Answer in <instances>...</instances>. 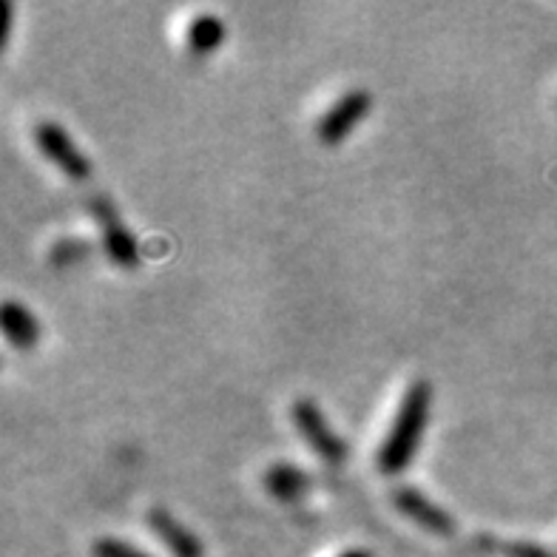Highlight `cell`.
Returning a JSON list of instances; mask_svg holds the SVG:
<instances>
[{
    "mask_svg": "<svg viewBox=\"0 0 557 557\" xmlns=\"http://www.w3.org/2000/svg\"><path fill=\"white\" fill-rule=\"evenodd\" d=\"M262 486L268 495L278 500H299L313 486V475L296 463H273L262 475Z\"/></svg>",
    "mask_w": 557,
    "mask_h": 557,
    "instance_id": "9c48e42d",
    "label": "cell"
},
{
    "mask_svg": "<svg viewBox=\"0 0 557 557\" xmlns=\"http://www.w3.org/2000/svg\"><path fill=\"white\" fill-rule=\"evenodd\" d=\"M185 40H188V49L194 54L216 52L222 40H225V23L216 15H211V12H202V15H197L188 23Z\"/></svg>",
    "mask_w": 557,
    "mask_h": 557,
    "instance_id": "30bf717a",
    "label": "cell"
},
{
    "mask_svg": "<svg viewBox=\"0 0 557 557\" xmlns=\"http://www.w3.org/2000/svg\"><path fill=\"white\" fill-rule=\"evenodd\" d=\"M148 529L160 537L169 552L174 557H206V546L194 535L191 529L185 527L183 521H176L174 515L169 509H162V506H154V509H148L146 515Z\"/></svg>",
    "mask_w": 557,
    "mask_h": 557,
    "instance_id": "52a82bcc",
    "label": "cell"
},
{
    "mask_svg": "<svg viewBox=\"0 0 557 557\" xmlns=\"http://www.w3.org/2000/svg\"><path fill=\"white\" fill-rule=\"evenodd\" d=\"M88 208L95 213L97 225L103 231V248L109 253V259L123 271H132L139 264V248L134 243V236L128 234V227L120 220V211L114 208L109 197H91L88 199Z\"/></svg>",
    "mask_w": 557,
    "mask_h": 557,
    "instance_id": "277c9868",
    "label": "cell"
},
{
    "mask_svg": "<svg viewBox=\"0 0 557 557\" xmlns=\"http://www.w3.org/2000/svg\"><path fill=\"white\" fill-rule=\"evenodd\" d=\"M338 557H373L367 549H347L345 555H338Z\"/></svg>",
    "mask_w": 557,
    "mask_h": 557,
    "instance_id": "5bb4252c",
    "label": "cell"
},
{
    "mask_svg": "<svg viewBox=\"0 0 557 557\" xmlns=\"http://www.w3.org/2000/svg\"><path fill=\"white\" fill-rule=\"evenodd\" d=\"M91 557H151L132 543L120 541V537H100L91 546Z\"/></svg>",
    "mask_w": 557,
    "mask_h": 557,
    "instance_id": "7c38bea8",
    "label": "cell"
},
{
    "mask_svg": "<svg viewBox=\"0 0 557 557\" xmlns=\"http://www.w3.org/2000/svg\"><path fill=\"white\" fill-rule=\"evenodd\" d=\"M290 421H294L296 430L301 433V438L308 441L310 449H313L324 463L338 467V463L347 461V453H350V449H347L345 441L338 438V433L331 426V421L324 418L319 404L310 401V398H296V401L290 404Z\"/></svg>",
    "mask_w": 557,
    "mask_h": 557,
    "instance_id": "7a4b0ae2",
    "label": "cell"
},
{
    "mask_svg": "<svg viewBox=\"0 0 557 557\" xmlns=\"http://www.w3.org/2000/svg\"><path fill=\"white\" fill-rule=\"evenodd\" d=\"M0 324H3V336L15 350H32L40 338V324H37L35 313L21 301H3Z\"/></svg>",
    "mask_w": 557,
    "mask_h": 557,
    "instance_id": "ba28073f",
    "label": "cell"
},
{
    "mask_svg": "<svg viewBox=\"0 0 557 557\" xmlns=\"http://www.w3.org/2000/svg\"><path fill=\"white\" fill-rule=\"evenodd\" d=\"M393 506H396L404 518H410L412 523H418V527L426 529V532H433V535L449 537L455 535V529H458L453 515H449L444 506H438L435 500L426 498L424 492H418L416 486H398V490L393 492Z\"/></svg>",
    "mask_w": 557,
    "mask_h": 557,
    "instance_id": "8992f818",
    "label": "cell"
},
{
    "mask_svg": "<svg viewBox=\"0 0 557 557\" xmlns=\"http://www.w3.org/2000/svg\"><path fill=\"white\" fill-rule=\"evenodd\" d=\"M495 549L504 557H555L546 546L532 541H495Z\"/></svg>",
    "mask_w": 557,
    "mask_h": 557,
    "instance_id": "4fadbf2b",
    "label": "cell"
},
{
    "mask_svg": "<svg viewBox=\"0 0 557 557\" xmlns=\"http://www.w3.org/2000/svg\"><path fill=\"white\" fill-rule=\"evenodd\" d=\"M35 143L40 148V154L52 165H58L74 183H86L88 176H91V162H88V157L83 154L81 148L74 146V139L69 137L63 125L52 123V120H40L35 125Z\"/></svg>",
    "mask_w": 557,
    "mask_h": 557,
    "instance_id": "3957f363",
    "label": "cell"
},
{
    "mask_svg": "<svg viewBox=\"0 0 557 557\" xmlns=\"http://www.w3.org/2000/svg\"><path fill=\"white\" fill-rule=\"evenodd\" d=\"M430 404H433V387L424 379H416L404 389L396 418H393L387 438L379 447V458H375L384 475H401L416 461L426 421H430Z\"/></svg>",
    "mask_w": 557,
    "mask_h": 557,
    "instance_id": "6da1fadb",
    "label": "cell"
},
{
    "mask_svg": "<svg viewBox=\"0 0 557 557\" xmlns=\"http://www.w3.org/2000/svg\"><path fill=\"white\" fill-rule=\"evenodd\" d=\"M95 253V248L81 239V236H63L49 248V264L52 268H69V264H77L83 259H88Z\"/></svg>",
    "mask_w": 557,
    "mask_h": 557,
    "instance_id": "8fae6325",
    "label": "cell"
},
{
    "mask_svg": "<svg viewBox=\"0 0 557 557\" xmlns=\"http://www.w3.org/2000/svg\"><path fill=\"white\" fill-rule=\"evenodd\" d=\"M373 97L364 88H350L347 95H342L331 109L324 111L322 120L315 123V137L322 139L324 146H338L345 143L347 134L370 114Z\"/></svg>",
    "mask_w": 557,
    "mask_h": 557,
    "instance_id": "5b68a950",
    "label": "cell"
}]
</instances>
